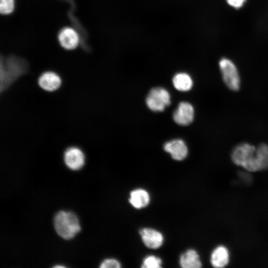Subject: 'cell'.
Returning <instances> with one entry per match:
<instances>
[{
	"instance_id": "9a60e30c",
	"label": "cell",
	"mask_w": 268,
	"mask_h": 268,
	"mask_svg": "<svg viewBox=\"0 0 268 268\" xmlns=\"http://www.w3.org/2000/svg\"><path fill=\"white\" fill-rule=\"evenodd\" d=\"M172 82L175 88L181 91L190 90L193 85L191 76L185 73H179L175 74L173 78Z\"/></svg>"
},
{
	"instance_id": "4fadbf2b",
	"label": "cell",
	"mask_w": 268,
	"mask_h": 268,
	"mask_svg": "<svg viewBox=\"0 0 268 268\" xmlns=\"http://www.w3.org/2000/svg\"><path fill=\"white\" fill-rule=\"evenodd\" d=\"M179 263L183 268H200L201 267V262L196 251L189 249L182 254L180 258Z\"/></svg>"
},
{
	"instance_id": "7a4b0ae2",
	"label": "cell",
	"mask_w": 268,
	"mask_h": 268,
	"mask_svg": "<svg viewBox=\"0 0 268 268\" xmlns=\"http://www.w3.org/2000/svg\"><path fill=\"white\" fill-rule=\"evenodd\" d=\"M256 147L248 143H241L233 149L231 157L236 165L250 172L259 171L256 154Z\"/></svg>"
},
{
	"instance_id": "8fae6325",
	"label": "cell",
	"mask_w": 268,
	"mask_h": 268,
	"mask_svg": "<svg viewBox=\"0 0 268 268\" xmlns=\"http://www.w3.org/2000/svg\"><path fill=\"white\" fill-rule=\"evenodd\" d=\"M139 234L144 245L149 248L157 249L162 245V234L154 229L143 228L140 230Z\"/></svg>"
},
{
	"instance_id": "5bb4252c",
	"label": "cell",
	"mask_w": 268,
	"mask_h": 268,
	"mask_svg": "<svg viewBox=\"0 0 268 268\" xmlns=\"http://www.w3.org/2000/svg\"><path fill=\"white\" fill-rule=\"evenodd\" d=\"M129 202L134 208L140 209L146 206L150 201L148 192L142 189H135L130 193Z\"/></svg>"
},
{
	"instance_id": "e0dca14e",
	"label": "cell",
	"mask_w": 268,
	"mask_h": 268,
	"mask_svg": "<svg viewBox=\"0 0 268 268\" xmlns=\"http://www.w3.org/2000/svg\"><path fill=\"white\" fill-rule=\"evenodd\" d=\"M162 260L159 257L150 255L144 258L141 266L143 268H160L161 267Z\"/></svg>"
},
{
	"instance_id": "ffe728a7",
	"label": "cell",
	"mask_w": 268,
	"mask_h": 268,
	"mask_svg": "<svg viewBox=\"0 0 268 268\" xmlns=\"http://www.w3.org/2000/svg\"><path fill=\"white\" fill-rule=\"evenodd\" d=\"M227 2L235 8H239L242 6L246 0H226Z\"/></svg>"
},
{
	"instance_id": "ba28073f",
	"label": "cell",
	"mask_w": 268,
	"mask_h": 268,
	"mask_svg": "<svg viewBox=\"0 0 268 268\" xmlns=\"http://www.w3.org/2000/svg\"><path fill=\"white\" fill-rule=\"evenodd\" d=\"M174 121L178 125L187 126L191 124L194 118V109L187 102H182L173 114Z\"/></svg>"
},
{
	"instance_id": "7c38bea8",
	"label": "cell",
	"mask_w": 268,
	"mask_h": 268,
	"mask_svg": "<svg viewBox=\"0 0 268 268\" xmlns=\"http://www.w3.org/2000/svg\"><path fill=\"white\" fill-rule=\"evenodd\" d=\"M229 262V253L226 247L220 245L212 251L210 256V263L213 267L224 268Z\"/></svg>"
},
{
	"instance_id": "6da1fadb",
	"label": "cell",
	"mask_w": 268,
	"mask_h": 268,
	"mask_svg": "<svg viewBox=\"0 0 268 268\" xmlns=\"http://www.w3.org/2000/svg\"><path fill=\"white\" fill-rule=\"evenodd\" d=\"M54 225L57 234L67 240L73 238L80 230L77 217L70 211H58L54 218Z\"/></svg>"
},
{
	"instance_id": "52a82bcc",
	"label": "cell",
	"mask_w": 268,
	"mask_h": 268,
	"mask_svg": "<svg viewBox=\"0 0 268 268\" xmlns=\"http://www.w3.org/2000/svg\"><path fill=\"white\" fill-rule=\"evenodd\" d=\"M58 38L60 45L66 50L74 49L80 42L79 34L70 27H65L61 29Z\"/></svg>"
},
{
	"instance_id": "d6986e66",
	"label": "cell",
	"mask_w": 268,
	"mask_h": 268,
	"mask_svg": "<svg viewBox=\"0 0 268 268\" xmlns=\"http://www.w3.org/2000/svg\"><path fill=\"white\" fill-rule=\"evenodd\" d=\"M121 264L117 260L114 259H107L104 260L100 266L101 268H120Z\"/></svg>"
},
{
	"instance_id": "8992f818",
	"label": "cell",
	"mask_w": 268,
	"mask_h": 268,
	"mask_svg": "<svg viewBox=\"0 0 268 268\" xmlns=\"http://www.w3.org/2000/svg\"><path fill=\"white\" fill-rule=\"evenodd\" d=\"M85 157L82 151L76 146H70L65 151L64 160L66 166L71 170H78L84 164Z\"/></svg>"
},
{
	"instance_id": "2e32d148",
	"label": "cell",
	"mask_w": 268,
	"mask_h": 268,
	"mask_svg": "<svg viewBox=\"0 0 268 268\" xmlns=\"http://www.w3.org/2000/svg\"><path fill=\"white\" fill-rule=\"evenodd\" d=\"M256 154L259 171L268 169V145L263 143L259 144L256 147Z\"/></svg>"
},
{
	"instance_id": "5b68a950",
	"label": "cell",
	"mask_w": 268,
	"mask_h": 268,
	"mask_svg": "<svg viewBox=\"0 0 268 268\" xmlns=\"http://www.w3.org/2000/svg\"><path fill=\"white\" fill-rule=\"evenodd\" d=\"M170 95L167 90L162 87L152 88L146 98L149 109L155 112L163 111L170 104Z\"/></svg>"
},
{
	"instance_id": "3957f363",
	"label": "cell",
	"mask_w": 268,
	"mask_h": 268,
	"mask_svg": "<svg viewBox=\"0 0 268 268\" xmlns=\"http://www.w3.org/2000/svg\"><path fill=\"white\" fill-rule=\"evenodd\" d=\"M27 66L23 60L10 58L1 65L0 92L6 90L21 75L26 73Z\"/></svg>"
},
{
	"instance_id": "ac0fdd59",
	"label": "cell",
	"mask_w": 268,
	"mask_h": 268,
	"mask_svg": "<svg viewBox=\"0 0 268 268\" xmlns=\"http://www.w3.org/2000/svg\"><path fill=\"white\" fill-rule=\"evenodd\" d=\"M15 7L14 0H0V12L3 15L11 13Z\"/></svg>"
},
{
	"instance_id": "277c9868",
	"label": "cell",
	"mask_w": 268,
	"mask_h": 268,
	"mask_svg": "<svg viewBox=\"0 0 268 268\" xmlns=\"http://www.w3.org/2000/svg\"><path fill=\"white\" fill-rule=\"evenodd\" d=\"M219 67L222 79L226 86L232 91H238L240 87V78L235 64L227 58L219 61Z\"/></svg>"
},
{
	"instance_id": "9c48e42d",
	"label": "cell",
	"mask_w": 268,
	"mask_h": 268,
	"mask_svg": "<svg viewBox=\"0 0 268 268\" xmlns=\"http://www.w3.org/2000/svg\"><path fill=\"white\" fill-rule=\"evenodd\" d=\"M39 86L43 90L52 92L59 89L62 84V79L57 73L47 71L42 73L38 78Z\"/></svg>"
},
{
	"instance_id": "30bf717a",
	"label": "cell",
	"mask_w": 268,
	"mask_h": 268,
	"mask_svg": "<svg viewBox=\"0 0 268 268\" xmlns=\"http://www.w3.org/2000/svg\"><path fill=\"white\" fill-rule=\"evenodd\" d=\"M164 149L169 153L172 158L176 160H182L188 154V148L182 139H176L167 142L164 145Z\"/></svg>"
}]
</instances>
